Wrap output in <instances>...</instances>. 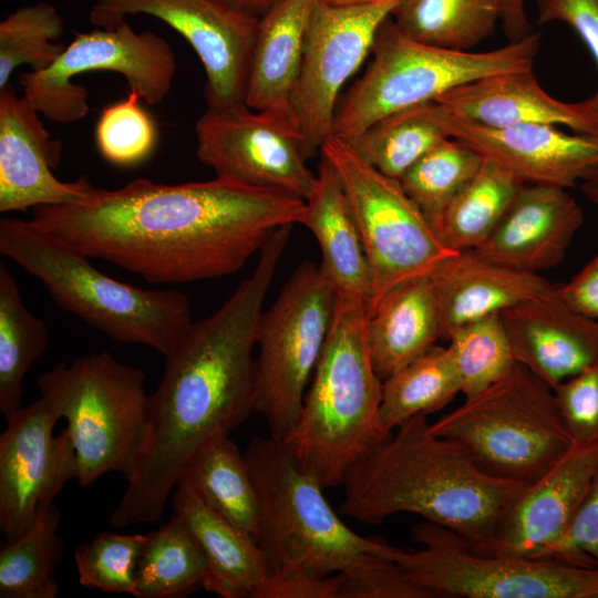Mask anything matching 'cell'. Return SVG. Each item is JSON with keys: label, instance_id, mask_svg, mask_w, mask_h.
<instances>
[{"label": "cell", "instance_id": "1", "mask_svg": "<svg viewBox=\"0 0 598 598\" xmlns=\"http://www.w3.org/2000/svg\"><path fill=\"white\" fill-rule=\"evenodd\" d=\"M305 199L227 178L175 185L136 178L81 204L38 206L32 221L89 258L152 283L229 276L278 228L302 221Z\"/></svg>", "mask_w": 598, "mask_h": 598}, {"label": "cell", "instance_id": "2", "mask_svg": "<svg viewBox=\"0 0 598 598\" xmlns=\"http://www.w3.org/2000/svg\"><path fill=\"white\" fill-rule=\"evenodd\" d=\"M291 228L268 237L252 274L210 316L192 322L165 357L162 379L150 394L148 444L110 516L113 526L158 520L195 454L255 412L257 327Z\"/></svg>", "mask_w": 598, "mask_h": 598}, {"label": "cell", "instance_id": "3", "mask_svg": "<svg viewBox=\"0 0 598 598\" xmlns=\"http://www.w3.org/2000/svg\"><path fill=\"white\" fill-rule=\"evenodd\" d=\"M342 486L339 511L347 517L375 525L400 513L419 515L482 553L526 485L489 475L464 445L434 434L427 415L419 414L357 464Z\"/></svg>", "mask_w": 598, "mask_h": 598}, {"label": "cell", "instance_id": "4", "mask_svg": "<svg viewBox=\"0 0 598 598\" xmlns=\"http://www.w3.org/2000/svg\"><path fill=\"white\" fill-rule=\"evenodd\" d=\"M368 317L365 305L337 297L299 419L282 440L298 466L323 488L342 485L393 433L381 419L383 381L368 346Z\"/></svg>", "mask_w": 598, "mask_h": 598}, {"label": "cell", "instance_id": "5", "mask_svg": "<svg viewBox=\"0 0 598 598\" xmlns=\"http://www.w3.org/2000/svg\"><path fill=\"white\" fill-rule=\"evenodd\" d=\"M0 251L35 277L62 309L113 340L166 357L193 322L183 293L114 279L32 220L2 218Z\"/></svg>", "mask_w": 598, "mask_h": 598}, {"label": "cell", "instance_id": "6", "mask_svg": "<svg viewBox=\"0 0 598 598\" xmlns=\"http://www.w3.org/2000/svg\"><path fill=\"white\" fill-rule=\"evenodd\" d=\"M258 496L256 542L270 574L330 576L398 547L349 528L323 487L302 471L281 440L254 436L244 451ZM269 574V575H270Z\"/></svg>", "mask_w": 598, "mask_h": 598}, {"label": "cell", "instance_id": "7", "mask_svg": "<svg viewBox=\"0 0 598 598\" xmlns=\"http://www.w3.org/2000/svg\"><path fill=\"white\" fill-rule=\"evenodd\" d=\"M144 380L140 369L106 352L61 362L39 378L40 398L66 421L80 486L110 472L127 482L135 475L151 434Z\"/></svg>", "mask_w": 598, "mask_h": 598}, {"label": "cell", "instance_id": "8", "mask_svg": "<svg viewBox=\"0 0 598 598\" xmlns=\"http://www.w3.org/2000/svg\"><path fill=\"white\" fill-rule=\"evenodd\" d=\"M539 47V33L532 32L491 51L444 49L409 38L389 17L377 33L369 68L336 112L333 135L350 141L380 118L465 83L529 70Z\"/></svg>", "mask_w": 598, "mask_h": 598}, {"label": "cell", "instance_id": "9", "mask_svg": "<svg viewBox=\"0 0 598 598\" xmlns=\"http://www.w3.org/2000/svg\"><path fill=\"white\" fill-rule=\"evenodd\" d=\"M430 427L464 445L489 475L523 485L540 477L574 444L553 389L519 362Z\"/></svg>", "mask_w": 598, "mask_h": 598}, {"label": "cell", "instance_id": "10", "mask_svg": "<svg viewBox=\"0 0 598 598\" xmlns=\"http://www.w3.org/2000/svg\"><path fill=\"white\" fill-rule=\"evenodd\" d=\"M336 301L337 293L320 266L305 260L260 316L255 412L264 416L275 439L285 440L297 424L328 339Z\"/></svg>", "mask_w": 598, "mask_h": 598}, {"label": "cell", "instance_id": "11", "mask_svg": "<svg viewBox=\"0 0 598 598\" xmlns=\"http://www.w3.org/2000/svg\"><path fill=\"white\" fill-rule=\"evenodd\" d=\"M412 535L422 548H398L394 560L434 598H598V566L481 555L454 532L427 520L413 526Z\"/></svg>", "mask_w": 598, "mask_h": 598}, {"label": "cell", "instance_id": "12", "mask_svg": "<svg viewBox=\"0 0 598 598\" xmlns=\"http://www.w3.org/2000/svg\"><path fill=\"white\" fill-rule=\"evenodd\" d=\"M336 171L358 223L372 276L370 312L390 289L429 276L455 254L398 179L368 164L344 138L331 135L320 150Z\"/></svg>", "mask_w": 598, "mask_h": 598}, {"label": "cell", "instance_id": "13", "mask_svg": "<svg viewBox=\"0 0 598 598\" xmlns=\"http://www.w3.org/2000/svg\"><path fill=\"white\" fill-rule=\"evenodd\" d=\"M90 71L120 73L130 91L155 105L172 87L176 58L164 38L136 32L125 19L112 28L76 34L51 66L23 72L19 82L40 114L52 122L72 123L89 111L87 90L72 78Z\"/></svg>", "mask_w": 598, "mask_h": 598}, {"label": "cell", "instance_id": "14", "mask_svg": "<svg viewBox=\"0 0 598 598\" xmlns=\"http://www.w3.org/2000/svg\"><path fill=\"white\" fill-rule=\"evenodd\" d=\"M400 0L332 6L317 0L307 30L291 112L308 158L333 135L341 87L358 70Z\"/></svg>", "mask_w": 598, "mask_h": 598}, {"label": "cell", "instance_id": "15", "mask_svg": "<svg viewBox=\"0 0 598 598\" xmlns=\"http://www.w3.org/2000/svg\"><path fill=\"white\" fill-rule=\"evenodd\" d=\"M196 154L216 177L306 199L317 174L292 118L245 103L207 107L195 124Z\"/></svg>", "mask_w": 598, "mask_h": 598}, {"label": "cell", "instance_id": "16", "mask_svg": "<svg viewBox=\"0 0 598 598\" xmlns=\"http://www.w3.org/2000/svg\"><path fill=\"white\" fill-rule=\"evenodd\" d=\"M134 14L159 19L190 44L206 73L207 107L245 103L260 17L223 0H96L90 20L112 28Z\"/></svg>", "mask_w": 598, "mask_h": 598}, {"label": "cell", "instance_id": "17", "mask_svg": "<svg viewBox=\"0 0 598 598\" xmlns=\"http://www.w3.org/2000/svg\"><path fill=\"white\" fill-rule=\"evenodd\" d=\"M0 435V530L6 542L24 533L38 508L78 477L75 451L53 409L39 398L4 417Z\"/></svg>", "mask_w": 598, "mask_h": 598}, {"label": "cell", "instance_id": "18", "mask_svg": "<svg viewBox=\"0 0 598 598\" xmlns=\"http://www.w3.org/2000/svg\"><path fill=\"white\" fill-rule=\"evenodd\" d=\"M38 114L9 83L0 89L1 213L85 203L96 188L84 176L73 182L54 176L62 145L51 138Z\"/></svg>", "mask_w": 598, "mask_h": 598}, {"label": "cell", "instance_id": "19", "mask_svg": "<svg viewBox=\"0 0 598 598\" xmlns=\"http://www.w3.org/2000/svg\"><path fill=\"white\" fill-rule=\"evenodd\" d=\"M445 122L452 138L504 167L524 184L568 189L598 168V135L570 134L548 124L493 127L462 120L447 110Z\"/></svg>", "mask_w": 598, "mask_h": 598}, {"label": "cell", "instance_id": "20", "mask_svg": "<svg viewBox=\"0 0 598 598\" xmlns=\"http://www.w3.org/2000/svg\"><path fill=\"white\" fill-rule=\"evenodd\" d=\"M598 473V441L574 443L525 486L492 544L481 555L530 557L567 528Z\"/></svg>", "mask_w": 598, "mask_h": 598}, {"label": "cell", "instance_id": "21", "mask_svg": "<svg viewBox=\"0 0 598 598\" xmlns=\"http://www.w3.org/2000/svg\"><path fill=\"white\" fill-rule=\"evenodd\" d=\"M584 212L567 188L524 184L489 236L473 251L517 270L557 267L582 226Z\"/></svg>", "mask_w": 598, "mask_h": 598}, {"label": "cell", "instance_id": "22", "mask_svg": "<svg viewBox=\"0 0 598 598\" xmlns=\"http://www.w3.org/2000/svg\"><path fill=\"white\" fill-rule=\"evenodd\" d=\"M501 318L515 361L551 389L598 360V321L571 309L558 286Z\"/></svg>", "mask_w": 598, "mask_h": 598}, {"label": "cell", "instance_id": "23", "mask_svg": "<svg viewBox=\"0 0 598 598\" xmlns=\"http://www.w3.org/2000/svg\"><path fill=\"white\" fill-rule=\"evenodd\" d=\"M435 101L454 116L482 125H561L576 133L598 135L596 97L575 103L559 101L542 87L532 69L485 76Z\"/></svg>", "mask_w": 598, "mask_h": 598}, {"label": "cell", "instance_id": "24", "mask_svg": "<svg viewBox=\"0 0 598 598\" xmlns=\"http://www.w3.org/2000/svg\"><path fill=\"white\" fill-rule=\"evenodd\" d=\"M434 291L442 339L457 328L549 292L540 274L517 270L473 250L455 252L429 275Z\"/></svg>", "mask_w": 598, "mask_h": 598}, {"label": "cell", "instance_id": "25", "mask_svg": "<svg viewBox=\"0 0 598 598\" xmlns=\"http://www.w3.org/2000/svg\"><path fill=\"white\" fill-rule=\"evenodd\" d=\"M301 225L319 244V266L337 297L363 303L369 309L372 276L361 233L343 186L323 156L316 185L305 199Z\"/></svg>", "mask_w": 598, "mask_h": 598}, {"label": "cell", "instance_id": "26", "mask_svg": "<svg viewBox=\"0 0 598 598\" xmlns=\"http://www.w3.org/2000/svg\"><path fill=\"white\" fill-rule=\"evenodd\" d=\"M172 502L174 514L186 523L206 559L203 588L220 598H256L270 574L256 539L184 485L175 487Z\"/></svg>", "mask_w": 598, "mask_h": 598}, {"label": "cell", "instance_id": "27", "mask_svg": "<svg viewBox=\"0 0 598 598\" xmlns=\"http://www.w3.org/2000/svg\"><path fill=\"white\" fill-rule=\"evenodd\" d=\"M316 2L281 0L260 17L245 95L249 109L293 120L291 100Z\"/></svg>", "mask_w": 598, "mask_h": 598}, {"label": "cell", "instance_id": "28", "mask_svg": "<svg viewBox=\"0 0 598 598\" xmlns=\"http://www.w3.org/2000/svg\"><path fill=\"white\" fill-rule=\"evenodd\" d=\"M367 339L373 365L382 381L442 339L429 276L399 283L379 299L369 312Z\"/></svg>", "mask_w": 598, "mask_h": 598}, {"label": "cell", "instance_id": "29", "mask_svg": "<svg viewBox=\"0 0 598 598\" xmlns=\"http://www.w3.org/2000/svg\"><path fill=\"white\" fill-rule=\"evenodd\" d=\"M177 485L188 487L214 512L256 537L257 491L245 454L229 435L204 445L186 466Z\"/></svg>", "mask_w": 598, "mask_h": 598}, {"label": "cell", "instance_id": "30", "mask_svg": "<svg viewBox=\"0 0 598 598\" xmlns=\"http://www.w3.org/2000/svg\"><path fill=\"white\" fill-rule=\"evenodd\" d=\"M523 185L511 172L484 158L475 176L430 220L437 238L454 252L477 248Z\"/></svg>", "mask_w": 598, "mask_h": 598}, {"label": "cell", "instance_id": "31", "mask_svg": "<svg viewBox=\"0 0 598 598\" xmlns=\"http://www.w3.org/2000/svg\"><path fill=\"white\" fill-rule=\"evenodd\" d=\"M445 117L446 109L433 100L386 115L347 141L368 164L399 181L425 153L452 138Z\"/></svg>", "mask_w": 598, "mask_h": 598}, {"label": "cell", "instance_id": "32", "mask_svg": "<svg viewBox=\"0 0 598 598\" xmlns=\"http://www.w3.org/2000/svg\"><path fill=\"white\" fill-rule=\"evenodd\" d=\"M391 18L417 42L472 51L501 21V0H400Z\"/></svg>", "mask_w": 598, "mask_h": 598}, {"label": "cell", "instance_id": "33", "mask_svg": "<svg viewBox=\"0 0 598 598\" xmlns=\"http://www.w3.org/2000/svg\"><path fill=\"white\" fill-rule=\"evenodd\" d=\"M61 514L51 503L41 505L32 524L0 550L1 598H54V571L62 553Z\"/></svg>", "mask_w": 598, "mask_h": 598}, {"label": "cell", "instance_id": "34", "mask_svg": "<svg viewBox=\"0 0 598 598\" xmlns=\"http://www.w3.org/2000/svg\"><path fill=\"white\" fill-rule=\"evenodd\" d=\"M204 554L182 517L174 514L146 534L136 574V598H174L203 587Z\"/></svg>", "mask_w": 598, "mask_h": 598}, {"label": "cell", "instance_id": "35", "mask_svg": "<svg viewBox=\"0 0 598 598\" xmlns=\"http://www.w3.org/2000/svg\"><path fill=\"white\" fill-rule=\"evenodd\" d=\"M44 322L24 306L16 279L0 265V411L7 417L21 406L23 381L48 346Z\"/></svg>", "mask_w": 598, "mask_h": 598}, {"label": "cell", "instance_id": "36", "mask_svg": "<svg viewBox=\"0 0 598 598\" xmlns=\"http://www.w3.org/2000/svg\"><path fill=\"white\" fill-rule=\"evenodd\" d=\"M461 392L447 347L435 344L383 381L381 419L393 432L406 420L439 411Z\"/></svg>", "mask_w": 598, "mask_h": 598}, {"label": "cell", "instance_id": "37", "mask_svg": "<svg viewBox=\"0 0 598 598\" xmlns=\"http://www.w3.org/2000/svg\"><path fill=\"white\" fill-rule=\"evenodd\" d=\"M484 157L455 138L425 153L399 179L429 221L475 176Z\"/></svg>", "mask_w": 598, "mask_h": 598}, {"label": "cell", "instance_id": "38", "mask_svg": "<svg viewBox=\"0 0 598 598\" xmlns=\"http://www.w3.org/2000/svg\"><path fill=\"white\" fill-rule=\"evenodd\" d=\"M63 19L47 2L22 7L0 22V89L21 64L31 71L51 66L65 45L54 43L63 32Z\"/></svg>", "mask_w": 598, "mask_h": 598}, {"label": "cell", "instance_id": "39", "mask_svg": "<svg viewBox=\"0 0 598 598\" xmlns=\"http://www.w3.org/2000/svg\"><path fill=\"white\" fill-rule=\"evenodd\" d=\"M446 340L465 398L495 383L516 362L501 315L466 323Z\"/></svg>", "mask_w": 598, "mask_h": 598}, {"label": "cell", "instance_id": "40", "mask_svg": "<svg viewBox=\"0 0 598 598\" xmlns=\"http://www.w3.org/2000/svg\"><path fill=\"white\" fill-rule=\"evenodd\" d=\"M146 534L102 532L74 551L79 581L105 592L135 595Z\"/></svg>", "mask_w": 598, "mask_h": 598}, {"label": "cell", "instance_id": "41", "mask_svg": "<svg viewBox=\"0 0 598 598\" xmlns=\"http://www.w3.org/2000/svg\"><path fill=\"white\" fill-rule=\"evenodd\" d=\"M140 100L137 93L130 91L126 99L106 106L97 121L96 146L101 155L114 165L141 163L156 145L155 122Z\"/></svg>", "mask_w": 598, "mask_h": 598}, {"label": "cell", "instance_id": "42", "mask_svg": "<svg viewBox=\"0 0 598 598\" xmlns=\"http://www.w3.org/2000/svg\"><path fill=\"white\" fill-rule=\"evenodd\" d=\"M339 574L338 598H434L394 559L373 557Z\"/></svg>", "mask_w": 598, "mask_h": 598}, {"label": "cell", "instance_id": "43", "mask_svg": "<svg viewBox=\"0 0 598 598\" xmlns=\"http://www.w3.org/2000/svg\"><path fill=\"white\" fill-rule=\"evenodd\" d=\"M553 391L573 442L598 441V360L558 383Z\"/></svg>", "mask_w": 598, "mask_h": 598}, {"label": "cell", "instance_id": "44", "mask_svg": "<svg viewBox=\"0 0 598 598\" xmlns=\"http://www.w3.org/2000/svg\"><path fill=\"white\" fill-rule=\"evenodd\" d=\"M534 558L598 566V473L564 533Z\"/></svg>", "mask_w": 598, "mask_h": 598}, {"label": "cell", "instance_id": "45", "mask_svg": "<svg viewBox=\"0 0 598 598\" xmlns=\"http://www.w3.org/2000/svg\"><path fill=\"white\" fill-rule=\"evenodd\" d=\"M536 22L559 21L581 39L598 68V0H536ZM598 102V91L594 95Z\"/></svg>", "mask_w": 598, "mask_h": 598}, {"label": "cell", "instance_id": "46", "mask_svg": "<svg viewBox=\"0 0 598 598\" xmlns=\"http://www.w3.org/2000/svg\"><path fill=\"white\" fill-rule=\"evenodd\" d=\"M340 574L330 576L270 574L256 598H338Z\"/></svg>", "mask_w": 598, "mask_h": 598}, {"label": "cell", "instance_id": "47", "mask_svg": "<svg viewBox=\"0 0 598 598\" xmlns=\"http://www.w3.org/2000/svg\"><path fill=\"white\" fill-rule=\"evenodd\" d=\"M561 299L578 313L598 321V256L567 283L558 285Z\"/></svg>", "mask_w": 598, "mask_h": 598}, {"label": "cell", "instance_id": "48", "mask_svg": "<svg viewBox=\"0 0 598 598\" xmlns=\"http://www.w3.org/2000/svg\"><path fill=\"white\" fill-rule=\"evenodd\" d=\"M501 22L508 42L522 40L532 33L525 0H501Z\"/></svg>", "mask_w": 598, "mask_h": 598}, {"label": "cell", "instance_id": "49", "mask_svg": "<svg viewBox=\"0 0 598 598\" xmlns=\"http://www.w3.org/2000/svg\"><path fill=\"white\" fill-rule=\"evenodd\" d=\"M226 3L257 17L264 16L281 0H223Z\"/></svg>", "mask_w": 598, "mask_h": 598}, {"label": "cell", "instance_id": "50", "mask_svg": "<svg viewBox=\"0 0 598 598\" xmlns=\"http://www.w3.org/2000/svg\"><path fill=\"white\" fill-rule=\"evenodd\" d=\"M580 188L591 203L598 205V168L580 183Z\"/></svg>", "mask_w": 598, "mask_h": 598}, {"label": "cell", "instance_id": "51", "mask_svg": "<svg viewBox=\"0 0 598 598\" xmlns=\"http://www.w3.org/2000/svg\"><path fill=\"white\" fill-rule=\"evenodd\" d=\"M318 1L332 4V6H357V4L374 2L378 0H318Z\"/></svg>", "mask_w": 598, "mask_h": 598}]
</instances>
